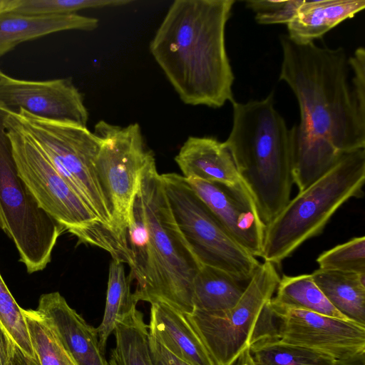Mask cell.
<instances>
[{"mask_svg":"<svg viewBox=\"0 0 365 365\" xmlns=\"http://www.w3.org/2000/svg\"><path fill=\"white\" fill-rule=\"evenodd\" d=\"M93 133L101 140L96 160L98 175L110 205L116 230L127 242L126 231L132 221L140 175L154 154L146 147L137 123L123 127L100 120Z\"/></svg>","mask_w":365,"mask_h":365,"instance_id":"11","label":"cell"},{"mask_svg":"<svg viewBox=\"0 0 365 365\" xmlns=\"http://www.w3.org/2000/svg\"><path fill=\"white\" fill-rule=\"evenodd\" d=\"M12 113L98 220L120 237L96 168L100 138L87 127L43 119L23 109Z\"/></svg>","mask_w":365,"mask_h":365,"instance_id":"8","label":"cell"},{"mask_svg":"<svg viewBox=\"0 0 365 365\" xmlns=\"http://www.w3.org/2000/svg\"><path fill=\"white\" fill-rule=\"evenodd\" d=\"M0 109V229L12 240L30 274L42 271L65 228L48 215L19 175Z\"/></svg>","mask_w":365,"mask_h":365,"instance_id":"9","label":"cell"},{"mask_svg":"<svg viewBox=\"0 0 365 365\" xmlns=\"http://www.w3.org/2000/svg\"><path fill=\"white\" fill-rule=\"evenodd\" d=\"M364 8V0H304L287 25V36L297 43L314 42Z\"/></svg>","mask_w":365,"mask_h":365,"instance_id":"19","label":"cell"},{"mask_svg":"<svg viewBox=\"0 0 365 365\" xmlns=\"http://www.w3.org/2000/svg\"><path fill=\"white\" fill-rule=\"evenodd\" d=\"M270 307L282 341L320 351L342 361H364L365 325L303 309Z\"/></svg>","mask_w":365,"mask_h":365,"instance_id":"12","label":"cell"},{"mask_svg":"<svg viewBox=\"0 0 365 365\" xmlns=\"http://www.w3.org/2000/svg\"><path fill=\"white\" fill-rule=\"evenodd\" d=\"M279 280L277 266L264 261L233 307L221 311L193 309L186 314L215 365H233L253 343L277 334L269 302Z\"/></svg>","mask_w":365,"mask_h":365,"instance_id":"7","label":"cell"},{"mask_svg":"<svg viewBox=\"0 0 365 365\" xmlns=\"http://www.w3.org/2000/svg\"><path fill=\"white\" fill-rule=\"evenodd\" d=\"M150 348L154 365H190L173 355L150 336Z\"/></svg>","mask_w":365,"mask_h":365,"instance_id":"32","label":"cell"},{"mask_svg":"<svg viewBox=\"0 0 365 365\" xmlns=\"http://www.w3.org/2000/svg\"><path fill=\"white\" fill-rule=\"evenodd\" d=\"M256 365H365L364 361H339L328 354L282 341L277 335L267 336L250 346Z\"/></svg>","mask_w":365,"mask_h":365,"instance_id":"24","label":"cell"},{"mask_svg":"<svg viewBox=\"0 0 365 365\" xmlns=\"http://www.w3.org/2000/svg\"><path fill=\"white\" fill-rule=\"evenodd\" d=\"M149 334L190 365H215L186 314L165 304H151Z\"/></svg>","mask_w":365,"mask_h":365,"instance_id":"17","label":"cell"},{"mask_svg":"<svg viewBox=\"0 0 365 365\" xmlns=\"http://www.w3.org/2000/svg\"><path fill=\"white\" fill-rule=\"evenodd\" d=\"M131 0H19L11 12L26 15H67L87 9L119 6Z\"/></svg>","mask_w":365,"mask_h":365,"instance_id":"28","label":"cell"},{"mask_svg":"<svg viewBox=\"0 0 365 365\" xmlns=\"http://www.w3.org/2000/svg\"><path fill=\"white\" fill-rule=\"evenodd\" d=\"M270 305L279 308L303 309L324 316L349 320L327 299L312 274L284 275L280 277Z\"/></svg>","mask_w":365,"mask_h":365,"instance_id":"23","label":"cell"},{"mask_svg":"<svg viewBox=\"0 0 365 365\" xmlns=\"http://www.w3.org/2000/svg\"><path fill=\"white\" fill-rule=\"evenodd\" d=\"M235 2L175 0L150 41V53L185 104L218 108L234 101L225 27Z\"/></svg>","mask_w":365,"mask_h":365,"instance_id":"2","label":"cell"},{"mask_svg":"<svg viewBox=\"0 0 365 365\" xmlns=\"http://www.w3.org/2000/svg\"><path fill=\"white\" fill-rule=\"evenodd\" d=\"M279 40V80L292 90L300 111L299 123L291 128L294 183L300 192L344 154L365 148V113L348 81L343 48L297 43L287 35Z\"/></svg>","mask_w":365,"mask_h":365,"instance_id":"1","label":"cell"},{"mask_svg":"<svg viewBox=\"0 0 365 365\" xmlns=\"http://www.w3.org/2000/svg\"><path fill=\"white\" fill-rule=\"evenodd\" d=\"M16 352L14 344L0 327V365H10Z\"/></svg>","mask_w":365,"mask_h":365,"instance_id":"33","label":"cell"},{"mask_svg":"<svg viewBox=\"0 0 365 365\" xmlns=\"http://www.w3.org/2000/svg\"><path fill=\"white\" fill-rule=\"evenodd\" d=\"M246 284L225 272L202 265L193 282L194 309L221 311L231 309L242 297Z\"/></svg>","mask_w":365,"mask_h":365,"instance_id":"22","label":"cell"},{"mask_svg":"<svg viewBox=\"0 0 365 365\" xmlns=\"http://www.w3.org/2000/svg\"><path fill=\"white\" fill-rule=\"evenodd\" d=\"M23 313L40 365H78L47 319L36 309H23Z\"/></svg>","mask_w":365,"mask_h":365,"instance_id":"26","label":"cell"},{"mask_svg":"<svg viewBox=\"0 0 365 365\" xmlns=\"http://www.w3.org/2000/svg\"><path fill=\"white\" fill-rule=\"evenodd\" d=\"M4 125L19 175L39 205L78 242L108 252L130 265L128 243L105 226L53 167L45 154L7 112Z\"/></svg>","mask_w":365,"mask_h":365,"instance_id":"6","label":"cell"},{"mask_svg":"<svg viewBox=\"0 0 365 365\" xmlns=\"http://www.w3.org/2000/svg\"><path fill=\"white\" fill-rule=\"evenodd\" d=\"M175 161L186 180L230 185L243 183L224 142L212 137H188Z\"/></svg>","mask_w":365,"mask_h":365,"instance_id":"16","label":"cell"},{"mask_svg":"<svg viewBox=\"0 0 365 365\" xmlns=\"http://www.w3.org/2000/svg\"><path fill=\"white\" fill-rule=\"evenodd\" d=\"M10 365H26V364L21 359L20 356L16 352L13 359L11 360Z\"/></svg>","mask_w":365,"mask_h":365,"instance_id":"36","label":"cell"},{"mask_svg":"<svg viewBox=\"0 0 365 365\" xmlns=\"http://www.w3.org/2000/svg\"><path fill=\"white\" fill-rule=\"evenodd\" d=\"M0 109H23L36 117L87 127L88 112L71 78L26 81L6 76L0 82Z\"/></svg>","mask_w":365,"mask_h":365,"instance_id":"13","label":"cell"},{"mask_svg":"<svg viewBox=\"0 0 365 365\" xmlns=\"http://www.w3.org/2000/svg\"><path fill=\"white\" fill-rule=\"evenodd\" d=\"M233 365H256L251 356L250 347L242 351Z\"/></svg>","mask_w":365,"mask_h":365,"instance_id":"34","label":"cell"},{"mask_svg":"<svg viewBox=\"0 0 365 365\" xmlns=\"http://www.w3.org/2000/svg\"><path fill=\"white\" fill-rule=\"evenodd\" d=\"M312 277L329 302L349 320L365 325V273L318 269Z\"/></svg>","mask_w":365,"mask_h":365,"instance_id":"20","label":"cell"},{"mask_svg":"<svg viewBox=\"0 0 365 365\" xmlns=\"http://www.w3.org/2000/svg\"><path fill=\"white\" fill-rule=\"evenodd\" d=\"M349 66L354 72L351 88L360 110L365 113V50L357 48L348 58Z\"/></svg>","mask_w":365,"mask_h":365,"instance_id":"31","label":"cell"},{"mask_svg":"<svg viewBox=\"0 0 365 365\" xmlns=\"http://www.w3.org/2000/svg\"><path fill=\"white\" fill-rule=\"evenodd\" d=\"M36 311L55 328L78 365H108L97 329L88 324L58 292L42 294Z\"/></svg>","mask_w":365,"mask_h":365,"instance_id":"15","label":"cell"},{"mask_svg":"<svg viewBox=\"0 0 365 365\" xmlns=\"http://www.w3.org/2000/svg\"><path fill=\"white\" fill-rule=\"evenodd\" d=\"M232 105V126L224 142L267 226L290 200L294 183L292 133L274 108V93Z\"/></svg>","mask_w":365,"mask_h":365,"instance_id":"4","label":"cell"},{"mask_svg":"<svg viewBox=\"0 0 365 365\" xmlns=\"http://www.w3.org/2000/svg\"><path fill=\"white\" fill-rule=\"evenodd\" d=\"M304 0H248L245 6L255 14L259 24L287 25L296 16Z\"/></svg>","mask_w":365,"mask_h":365,"instance_id":"30","label":"cell"},{"mask_svg":"<svg viewBox=\"0 0 365 365\" xmlns=\"http://www.w3.org/2000/svg\"><path fill=\"white\" fill-rule=\"evenodd\" d=\"M126 237L128 278L136 283L133 301L163 303L190 314L193 282L202 264L175 221L155 158L142 171Z\"/></svg>","mask_w":365,"mask_h":365,"instance_id":"3","label":"cell"},{"mask_svg":"<svg viewBox=\"0 0 365 365\" xmlns=\"http://www.w3.org/2000/svg\"><path fill=\"white\" fill-rule=\"evenodd\" d=\"M317 262L321 269L365 273V237H356L322 252Z\"/></svg>","mask_w":365,"mask_h":365,"instance_id":"29","label":"cell"},{"mask_svg":"<svg viewBox=\"0 0 365 365\" xmlns=\"http://www.w3.org/2000/svg\"><path fill=\"white\" fill-rule=\"evenodd\" d=\"M232 237L255 257H262L266 226L245 185L186 180Z\"/></svg>","mask_w":365,"mask_h":365,"instance_id":"14","label":"cell"},{"mask_svg":"<svg viewBox=\"0 0 365 365\" xmlns=\"http://www.w3.org/2000/svg\"><path fill=\"white\" fill-rule=\"evenodd\" d=\"M99 21L78 14L26 15L14 12L0 14V58L19 43L67 30L93 31Z\"/></svg>","mask_w":365,"mask_h":365,"instance_id":"18","label":"cell"},{"mask_svg":"<svg viewBox=\"0 0 365 365\" xmlns=\"http://www.w3.org/2000/svg\"><path fill=\"white\" fill-rule=\"evenodd\" d=\"M0 327L14 344L26 365H40L31 341L23 308L14 299L1 273Z\"/></svg>","mask_w":365,"mask_h":365,"instance_id":"27","label":"cell"},{"mask_svg":"<svg viewBox=\"0 0 365 365\" xmlns=\"http://www.w3.org/2000/svg\"><path fill=\"white\" fill-rule=\"evenodd\" d=\"M160 175L175 221L200 264L247 283L260 262L232 237L182 175Z\"/></svg>","mask_w":365,"mask_h":365,"instance_id":"10","label":"cell"},{"mask_svg":"<svg viewBox=\"0 0 365 365\" xmlns=\"http://www.w3.org/2000/svg\"><path fill=\"white\" fill-rule=\"evenodd\" d=\"M365 182V150L344 154L322 176L283 207L266 226L264 261L278 265L307 240L319 235L348 200L361 197Z\"/></svg>","mask_w":365,"mask_h":365,"instance_id":"5","label":"cell"},{"mask_svg":"<svg viewBox=\"0 0 365 365\" xmlns=\"http://www.w3.org/2000/svg\"><path fill=\"white\" fill-rule=\"evenodd\" d=\"M19 0H0V14L10 12L17 6Z\"/></svg>","mask_w":365,"mask_h":365,"instance_id":"35","label":"cell"},{"mask_svg":"<svg viewBox=\"0 0 365 365\" xmlns=\"http://www.w3.org/2000/svg\"><path fill=\"white\" fill-rule=\"evenodd\" d=\"M5 73H4L0 69V82L6 76Z\"/></svg>","mask_w":365,"mask_h":365,"instance_id":"37","label":"cell"},{"mask_svg":"<svg viewBox=\"0 0 365 365\" xmlns=\"http://www.w3.org/2000/svg\"><path fill=\"white\" fill-rule=\"evenodd\" d=\"M130 281L123 263L112 259L108 270V288L103 319L97 329L101 351L104 354L107 341L118 319L136 304L132 297Z\"/></svg>","mask_w":365,"mask_h":365,"instance_id":"25","label":"cell"},{"mask_svg":"<svg viewBox=\"0 0 365 365\" xmlns=\"http://www.w3.org/2000/svg\"><path fill=\"white\" fill-rule=\"evenodd\" d=\"M115 346L108 365H154L150 348L148 326L136 304L115 322Z\"/></svg>","mask_w":365,"mask_h":365,"instance_id":"21","label":"cell"}]
</instances>
